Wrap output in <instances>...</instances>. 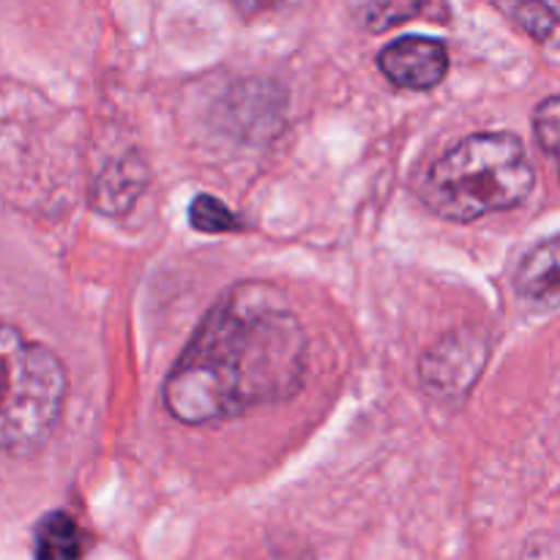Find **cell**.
I'll return each mask as SVG.
<instances>
[{
  "label": "cell",
  "mask_w": 560,
  "mask_h": 560,
  "mask_svg": "<svg viewBox=\"0 0 560 560\" xmlns=\"http://www.w3.org/2000/svg\"><path fill=\"white\" fill-rule=\"evenodd\" d=\"M310 339L288 295L241 282L211 306L167 372L162 399L186 427L217 424L301 392Z\"/></svg>",
  "instance_id": "cell-1"
},
{
  "label": "cell",
  "mask_w": 560,
  "mask_h": 560,
  "mask_svg": "<svg viewBox=\"0 0 560 560\" xmlns=\"http://www.w3.org/2000/svg\"><path fill=\"white\" fill-rule=\"evenodd\" d=\"M536 173L520 137L509 131L470 135L427 170L421 200L448 222H479L523 206Z\"/></svg>",
  "instance_id": "cell-2"
},
{
  "label": "cell",
  "mask_w": 560,
  "mask_h": 560,
  "mask_svg": "<svg viewBox=\"0 0 560 560\" xmlns=\"http://www.w3.org/2000/svg\"><path fill=\"white\" fill-rule=\"evenodd\" d=\"M66 394L63 361L20 326L0 320V452L42 448L63 416Z\"/></svg>",
  "instance_id": "cell-3"
},
{
  "label": "cell",
  "mask_w": 560,
  "mask_h": 560,
  "mask_svg": "<svg viewBox=\"0 0 560 560\" xmlns=\"http://www.w3.org/2000/svg\"><path fill=\"white\" fill-rule=\"evenodd\" d=\"M490 359V339L481 328H457L432 345L421 359V383L432 397L457 399L470 392Z\"/></svg>",
  "instance_id": "cell-4"
},
{
  "label": "cell",
  "mask_w": 560,
  "mask_h": 560,
  "mask_svg": "<svg viewBox=\"0 0 560 560\" xmlns=\"http://www.w3.org/2000/svg\"><path fill=\"white\" fill-rule=\"evenodd\" d=\"M383 77L405 91H432L448 74V52L430 36H405L386 44L377 55Z\"/></svg>",
  "instance_id": "cell-5"
},
{
  "label": "cell",
  "mask_w": 560,
  "mask_h": 560,
  "mask_svg": "<svg viewBox=\"0 0 560 560\" xmlns=\"http://www.w3.org/2000/svg\"><path fill=\"white\" fill-rule=\"evenodd\" d=\"M85 536L69 512H47L33 528V560H82Z\"/></svg>",
  "instance_id": "cell-6"
},
{
  "label": "cell",
  "mask_w": 560,
  "mask_h": 560,
  "mask_svg": "<svg viewBox=\"0 0 560 560\" xmlns=\"http://www.w3.org/2000/svg\"><path fill=\"white\" fill-rule=\"evenodd\" d=\"M145 184V170L135 156L113 162L93 186V206L104 213H124L129 211L131 202L140 195Z\"/></svg>",
  "instance_id": "cell-7"
},
{
  "label": "cell",
  "mask_w": 560,
  "mask_h": 560,
  "mask_svg": "<svg viewBox=\"0 0 560 560\" xmlns=\"http://www.w3.org/2000/svg\"><path fill=\"white\" fill-rule=\"evenodd\" d=\"M558 238H547L523 257L517 271V290L530 301L558 304Z\"/></svg>",
  "instance_id": "cell-8"
},
{
  "label": "cell",
  "mask_w": 560,
  "mask_h": 560,
  "mask_svg": "<svg viewBox=\"0 0 560 560\" xmlns=\"http://www.w3.org/2000/svg\"><path fill=\"white\" fill-rule=\"evenodd\" d=\"M189 224L197 233L206 235H222V233H235V230L244 228L238 213L233 208L224 206L219 197L213 195H197L189 206Z\"/></svg>",
  "instance_id": "cell-9"
},
{
  "label": "cell",
  "mask_w": 560,
  "mask_h": 560,
  "mask_svg": "<svg viewBox=\"0 0 560 560\" xmlns=\"http://www.w3.org/2000/svg\"><path fill=\"white\" fill-rule=\"evenodd\" d=\"M498 9L514 22V25L523 27L530 38L536 42H545L556 33L558 25V5L552 3H498Z\"/></svg>",
  "instance_id": "cell-10"
},
{
  "label": "cell",
  "mask_w": 560,
  "mask_h": 560,
  "mask_svg": "<svg viewBox=\"0 0 560 560\" xmlns=\"http://www.w3.org/2000/svg\"><path fill=\"white\" fill-rule=\"evenodd\" d=\"M359 16L361 25H366L370 31L381 33L386 27L399 25V22H408L413 16L424 14L427 5L421 3H370V5H359Z\"/></svg>",
  "instance_id": "cell-11"
},
{
  "label": "cell",
  "mask_w": 560,
  "mask_h": 560,
  "mask_svg": "<svg viewBox=\"0 0 560 560\" xmlns=\"http://www.w3.org/2000/svg\"><path fill=\"white\" fill-rule=\"evenodd\" d=\"M558 115H560L558 96H547L545 102H541L539 107H536V115H534L536 142H539V148L550 159L558 156V137H560Z\"/></svg>",
  "instance_id": "cell-12"
}]
</instances>
